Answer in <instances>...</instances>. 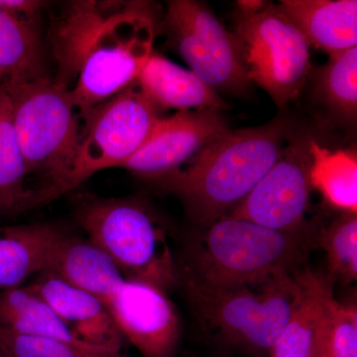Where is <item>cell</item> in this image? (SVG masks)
Segmentation results:
<instances>
[{
	"label": "cell",
	"instance_id": "6da1fadb",
	"mask_svg": "<svg viewBox=\"0 0 357 357\" xmlns=\"http://www.w3.org/2000/svg\"><path fill=\"white\" fill-rule=\"evenodd\" d=\"M155 20L144 2L73 1L51 33L59 84L81 119L128 88L153 53Z\"/></svg>",
	"mask_w": 357,
	"mask_h": 357
},
{
	"label": "cell",
	"instance_id": "7a4b0ae2",
	"mask_svg": "<svg viewBox=\"0 0 357 357\" xmlns=\"http://www.w3.org/2000/svg\"><path fill=\"white\" fill-rule=\"evenodd\" d=\"M293 134L279 116L259 126L227 130L184 166L149 180L177 197L199 227L229 215L278 161Z\"/></svg>",
	"mask_w": 357,
	"mask_h": 357
},
{
	"label": "cell",
	"instance_id": "3957f363",
	"mask_svg": "<svg viewBox=\"0 0 357 357\" xmlns=\"http://www.w3.org/2000/svg\"><path fill=\"white\" fill-rule=\"evenodd\" d=\"M307 243L304 229L279 231L225 215L185 237L176 255L177 287L236 288L295 274Z\"/></svg>",
	"mask_w": 357,
	"mask_h": 357
},
{
	"label": "cell",
	"instance_id": "277c9868",
	"mask_svg": "<svg viewBox=\"0 0 357 357\" xmlns=\"http://www.w3.org/2000/svg\"><path fill=\"white\" fill-rule=\"evenodd\" d=\"M4 88L27 178L40 184L33 208L66 194L81 141L82 119L69 89L54 77L4 83Z\"/></svg>",
	"mask_w": 357,
	"mask_h": 357
},
{
	"label": "cell",
	"instance_id": "5b68a950",
	"mask_svg": "<svg viewBox=\"0 0 357 357\" xmlns=\"http://www.w3.org/2000/svg\"><path fill=\"white\" fill-rule=\"evenodd\" d=\"M73 204L89 241L112 258L126 280L143 282L165 293L177 287V260L168 230L146 202L79 192Z\"/></svg>",
	"mask_w": 357,
	"mask_h": 357
},
{
	"label": "cell",
	"instance_id": "8992f818",
	"mask_svg": "<svg viewBox=\"0 0 357 357\" xmlns=\"http://www.w3.org/2000/svg\"><path fill=\"white\" fill-rule=\"evenodd\" d=\"M180 289L199 325L222 342L249 351H270L292 311L296 281L293 274L257 285Z\"/></svg>",
	"mask_w": 357,
	"mask_h": 357
},
{
	"label": "cell",
	"instance_id": "52a82bcc",
	"mask_svg": "<svg viewBox=\"0 0 357 357\" xmlns=\"http://www.w3.org/2000/svg\"><path fill=\"white\" fill-rule=\"evenodd\" d=\"M234 18L249 79L286 107L302 93L311 70L306 38L270 1H238Z\"/></svg>",
	"mask_w": 357,
	"mask_h": 357
},
{
	"label": "cell",
	"instance_id": "ba28073f",
	"mask_svg": "<svg viewBox=\"0 0 357 357\" xmlns=\"http://www.w3.org/2000/svg\"><path fill=\"white\" fill-rule=\"evenodd\" d=\"M161 112L134 82L84 115L66 194L93 174L123 165L148 139Z\"/></svg>",
	"mask_w": 357,
	"mask_h": 357
},
{
	"label": "cell",
	"instance_id": "9c48e42d",
	"mask_svg": "<svg viewBox=\"0 0 357 357\" xmlns=\"http://www.w3.org/2000/svg\"><path fill=\"white\" fill-rule=\"evenodd\" d=\"M164 28L192 72L213 91L232 95L248 91L252 82L238 40L204 4L192 0L169 1Z\"/></svg>",
	"mask_w": 357,
	"mask_h": 357
},
{
	"label": "cell",
	"instance_id": "30bf717a",
	"mask_svg": "<svg viewBox=\"0 0 357 357\" xmlns=\"http://www.w3.org/2000/svg\"><path fill=\"white\" fill-rule=\"evenodd\" d=\"M310 142L292 134L271 170L229 215L279 231L304 229L312 188Z\"/></svg>",
	"mask_w": 357,
	"mask_h": 357
},
{
	"label": "cell",
	"instance_id": "8fae6325",
	"mask_svg": "<svg viewBox=\"0 0 357 357\" xmlns=\"http://www.w3.org/2000/svg\"><path fill=\"white\" fill-rule=\"evenodd\" d=\"M227 130L220 110H187L162 117L142 147L121 168L146 178L173 172Z\"/></svg>",
	"mask_w": 357,
	"mask_h": 357
},
{
	"label": "cell",
	"instance_id": "7c38bea8",
	"mask_svg": "<svg viewBox=\"0 0 357 357\" xmlns=\"http://www.w3.org/2000/svg\"><path fill=\"white\" fill-rule=\"evenodd\" d=\"M107 307L122 337L142 357L175 356L180 319L164 291L143 282L126 280Z\"/></svg>",
	"mask_w": 357,
	"mask_h": 357
},
{
	"label": "cell",
	"instance_id": "4fadbf2b",
	"mask_svg": "<svg viewBox=\"0 0 357 357\" xmlns=\"http://www.w3.org/2000/svg\"><path fill=\"white\" fill-rule=\"evenodd\" d=\"M39 275L28 287L53 309L77 340L100 351L121 354L124 337L102 301L49 272Z\"/></svg>",
	"mask_w": 357,
	"mask_h": 357
},
{
	"label": "cell",
	"instance_id": "5bb4252c",
	"mask_svg": "<svg viewBox=\"0 0 357 357\" xmlns=\"http://www.w3.org/2000/svg\"><path fill=\"white\" fill-rule=\"evenodd\" d=\"M276 6L310 46L328 56L356 47V0H282Z\"/></svg>",
	"mask_w": 357,
	"mask_h": 357
},
{
	"label": "cell",
	"instance_id": "9a60e30c",
	"mask_svg": "<svg viewBox=\"0 0 357 357\" xmlns=\"http://www.w3.org/2000/svg\"><path fill=\"white\" fill-rule=\"evenodd\" d=\"M95 296L105 305L126 277L107 253L89 239L64 234L54 248L46 271Z\"/></svg>",
	"mask_w": 357,
	"mask_h": 357
},
{
	"label": "cell",
	"instance_id": "2e32d148",
	"mask_svg": "<svg viewBox=\"0 0 357 357\" xmlns=\"http://www.w3.org/2000/svg\"><path fill=\"white\" fill-rule=\"evenodd\" d=\"M142 93L159 109L187 110L227 109L217 91L192 70L152 53L136 79Z\"/></svg>",
	"mask_w": 357,
	"mask_h": 357
},
{
	"label": "cell",
	"instance_id": "e0dca14e",
	"mask_svg": "<svg viewBox=\"0 0 357 357\" xmlns=\"http://www.w3.org/2000/svg\"><path fill=\"white\" fill-rule=\"evenodd\" d=\"M65 232L48 222L0 227V291L46 271Z\"/></svg>",
	"mask_w": 357,
	"mask_h": 357
},
{
	"label": "cell",
	"instance_id": "ac0fdd59",
	"mask_svg": "<svg viewBox=\"0 0 357 357\" xmlns=\"http://www.w3.org/2000/svg\"><path fill=\"white\" fill-rule=\"evenodd\" d=\"M294 277L296 289L292 311L270 349L271 357H310L319 319L333 297L330 279L310 269L297 271Z\"/></svg>",
	"mask_w": 357,
	"mask_h": 357
},
{
	"label": "cell",
	"instance_id": "d6986e66",
	"mask_svg": "<svg viewBox=\"0 0 357 357\" xmlns=\"http://www.w3.org/2000/svg\"><path fill=\"white\" fill-rule=\"evenodd\" d=\"M0 326L61 340L89 354H114L98 351L77 340L53 309L28 286L0 291Z\"/></svg>",
	"mask_w": 357,
	"mask_h": 357
},
{
	"label": "cell",
	"instance_id": "ffe728a7",
	"mask_svg": "<svg viewBox=\"0 0 357 357\" xmlns=\"http://www.w3.org/2000/svg\"><path fill=\"white\" fill-rule=\"evenodd\" d=\"M0 73L6 84L26 83L47 76L37 24L20 20L2 9Z\"/></svg>",
	"mask_w": 357,
	"mask_h": 357
},
{
	"label": "cell",
	"instance_id": "44dd1931",
	"mask_svg": "<svg viewBox=\"0 0 357 357\" xmlns=\"http://www.w3.org/2000/svg\"><path fill=\"white\" fill-rule=\"evenodd\" d=\"M13 119L6 88L0 89V213H18L31 208L32 192Z\"/></svg>",
	"mask_w": 357,
	"mask_h": 357
},
{
	"label": "cell",
	"instance_id": "7402d4cb",
	"mask_svg": "<svg viewBox=\"0 0 357 357\" xmlns=\"http://www.w3.org/2000/svg\"><path fill=\"white\" fill-rule=\"evenodd\" d=\"M311 182L332 206L344 213L357 210V160L354 152L326 149L311 139Z\"/></svg>",
	"mask_w": 357,
	"mask_h": 357
},
{
	"label": "cell",
	"instance_id": "603a6c76",
	"mask_svg": "<svg viewBox=\"0 0 357 357\" xmlns=\"http://www.w3.org/2000/svg\"><path fill=\"white\" fill-rule=\"evenodd\" d=\"M310 357H357V312L333 297L312 340Z\"/></svg>",
	"mask_w": 357,
	"mask_h": 357
},
{
	"label": "cell",
	"instance_id": "cb8c5ba5",
	"mask_svg": "<svg viewBox=\"0 0 357 357\" xmlns=\"http://www.w3.org/2000/svg\"><path fill=\"white\" fill-rule=\"evenodd\" d=\"M318 93L338 114L354 119L357 110V46L331 55L319 70Z\"/></svg>",
	"mask_w": 357,
	"mask_h": 357
},
{
	"label": "cell",
	"instance_id": "d4e9b609",
	"mask_svg": "<svg viewBox=\"0 0 357 357\" xmlns=\"http://www.w3.org/2000/svg\"><path fill=\"white\" fill-rule=\"evenodd\" d=\"M326 251L328 271L333 279L351 283L357 278L356 213H344L319 237Z\"/></svg>",
	"mask_w": 357,
	"mask_h": 357
},
{
	"label": "cell",
	"instance_id": "484cf974",
	"mask_svg": "<svg viewBox=\"0 0 357 357\" xmlns=\"http://www.w3.org/2000/svg\"><path fill=\"white\" fill-rule=\"evenodd\" d=\"M0 347L6 357H124L121 354H89L61 340L26 335L1 326Z\"/></svg>",
	"mask_w": 357,
	"mask_h": 357
},
{
	"label": "cell",
	"instance_id": "4316f807",
	"mask_svg": "<svg viewBox=\"0 0 357 357\" xmlns=\"http://www.w3.org/2000/svg\"><path fill=\"white\" fill-rule=\"evenodd\" d=\"M44 2L39 0H0V9L27 22L37 24Z\"/></svg>",
	"mask_w": 357,
	"mask_h": 357
},
{
	"label": "cell",
	"instance_id": "83f0119b",
	"mask_svg": "<svg viewBox=\"0 0 357 357\" xmlns=\"http://www.w3.org/2000/svg\"><path fill=\"white\" fill-rule=\"evenodd\" d=\"M4 83H6V79H4L3 75L0 73V89L3 86Z\"/></svg>",
	"mask_w": 357,
	"mask_h": 357
},
{
	"label": "cell",
	"instance_id": "f1b7e54d",
	"mask_svg": "<svg viewBox=\"0 0 357 357\" xmlns=\"http://www.w3.org/2000/svg\"><path fill=\"white\" fill-rule=\"evenodd\" d=\"M0 357H6V354H4V352L2 351L1 347H0Z\"/></svg>",
	"mask_w": 357,
	"mask_h": 357
}]
</instances>
